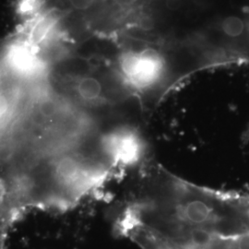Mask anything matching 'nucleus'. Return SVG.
<instances>
[{"instance_id": "1", "label": "nucleus", "mask_w": 249, "mask_h": 249, "mask_svg": "<svg viewBox=\"0 0 249 249\" xmlns=\"http://www.w3.org/2000/svg\"><path fill=\"white\" fill-rule=\"evenodd\" d=\"M116 74L122 86L132 95L146 96L160 89L168 75V64L153 47L127 49L118 55Z\"/></svg>"}, {"instance_id": "2", "label": "nucleus", "mask_w": 249, "mask_h": 249, "mask_svg": "<svg viewBox=\"0 0 249 249\" xmlns=\"http://www.w3.org/2000/svg\"><path fill=\"white\" fill-rule=\"evenodd\" d=\"M99 147L116 170L138 168L148 160L146 140L134 123H120L102 132Z\"/></svg>"}, {"instance_id": "3", "label": "nucleus", "mask_w": 249, "mask_h": 249, "mask_svg": "<svg viewBox=\"0 0 249 249\" xmlns=\"http://www.w3.org/2000/svg\"><path fill=\"white\" fill-rule=\"evenodd\" d=\"M2 61L11 75L21 80L39 81L48 72L44 51L20 36L5 47Z\"/></svg>"}, {"instance_id": "4", "label": "nucleus", "mask_w": 249, "mask_h": 249, "mask_svg": "<svg viewBox=\"0 0 249 249\" xmlns=\"http://www.w3.org/2000/svg\"><path fill=\"white\" fill-rule=\"evenodd\" d=\"M60 35L59 20L51 11H43L35 18L23 21L20 37L40 47L43 51L58 39Z\"/></svg>"}, {"instance_id": "5", "label": "nucleus", "mask_w": 249, "mask_h": 249, "mask_svg": "<svg viewBox=\"0 0 249 249\" xmlns=\"http://www.w3.org/2000/svg\"><path fill=\"white\" fill-rule=\"evenodd\" d=\"M74 90L81 102L95 105L105 100V88L98 78L91 75L81 76L75 81Z\"/></svg>"}, {"instance_id": "6", "label": "nucleus", "mask_w": 249, "mask_h": 249, "mask_svg": "<svg viewBox=\"0 0 249 249\" xmlns=\"http://www.w3.org/2000/svg\"><path fill=\"white\" fill-rule=\"evenodd\" d=\"M45 0H16L15 13L22 21L35 18L45 11Z\"/></svg>"}, {"instance_id": "7", "label": "nucleus", "mask_w": 249, "mask_h": 249, "mask_svg": "<svg viewBox=\"0 0 249 249\" xmlns=\"http://www.w3.org/2000/svg\"><path fill=\"white\" fill-rule=\"evenodd\" d=\"M221 30L224 36L231 39H237L245 35L247 23L246 20L239 16L230 15L222 20Z\"/></svg>"}, {"instance_id": "8", "label": "nucleus", "mask_w": 249, "mask_h": 249, "mask_svg": "<svg viewBox=\"0 0 249 249\" xmlns=\"http://www.w3.org/2000/svg\"><path fill=\"white\" fill-rule=\"evenodd\" d=\"M13 101L7 91L0 89V125L5 123L13 110Z\"/></svg>"}, {"instance_id": "9", "label": "nucleus", "mask_w": 249, "mask_h": 249, "mask_svg": "<svg viewBox=\"0 0 249 249\" xmlns=\"http://www.w3.org/2000/svg\"><path fill=\"white\" fill-rule=\"evenodd\" d=\"M96 0H68L69 5L72 9L78 11H85L90 9Z\"/></svg>"}, {"instance_id": "10", "label": "nucleus", "mask_w": 249, "mask_h": 249, "mask_svg": "<svg viewBox=\"0 0 249 249\" xmlns=\"http://www.w3.org/2000/svg\"><path fill=\"white\" fill-rule=\"evenodd\" d=\"M180 2L181 0H167L166 5H167V8L171 10H177L180 7Z\"/></svg>"}]
</instances>
